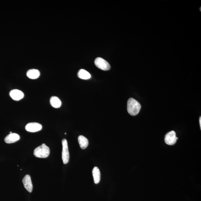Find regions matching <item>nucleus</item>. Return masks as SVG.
Listing matches in <instances>:
<instances>
[{
  "label": "nucleus",
  "mask_w": 201,
  "mask_h": 201,
  "mask_svg": "<svg viewBox=\"0 0 201 201\" xmlns=\"http://www.w3.org/2000/svg\"><path fill=\"white\" fill-rule=\"evenodd\" d=\"M141 105L138 101L133 98H130L127 104V110L130 115H137L140 110Z\"/></svg>",
  "instance_id": "f257e3e1"
},
{
  "label": "nucleus",
  "mask_w": 201,
  "mask_h": 201,
  "mask_svg": "<svg viewBox=\"0 0 201 201\" xmlns=\"http://www.w3.org/2000/svg\"><path fill=\"white\" fill-rule=\"evenodd\" d=\"M50 150L49 147L43 144L34 150V154L37 157L39 158H46L50 155Z\"/></svg>",
  "instance_id": "f03ea898"
},
{
  "label": "nucleus",
  "mask_w": 201,
  "mask_h": 201,
  "mask_svg": "<svg viewBox=\"0 0 201 201\" xmlns=\"http://www.w3.org/2000/svg\"><path fill=\"white\" fill-rule=\"evenodd\" d=\"M62 144V159L63 163L66 164L68 163L69 160V151L68 142L66 139H63Z\"/></svg>",
  "instance_id": "7ed1b4c3"
},
{
  "label": "nucleus",
  "mask_w": 201,
  "mask_h": 201,
  "mask_svg": "<svg viewBox=\"0 0 201 201\" xmlns=\"http://www.w3.org/2000/svg\"><path fill=\"white\" fill-rule=\"evenodd\" d=\"M95 64L98 68L103 70L110 69L111 66L109 63L105 60L100 57L97 58L95 60Z\"/></svg>",
  "instance_id": "20e7f679"
},
{
  "label": "nucleus",
  "mask_w": 201,
  "mask_h": 201,
  "mask_svg": "<svg viewBox=\"0 0 201 201\" xmlns=\"http://www.w3.org/2000/svg\"><path fill=\"white\" fill-rule=\"evenodd\" d=\"M178 137H176L175 131H171L168 133L165 137V143L169 145H173L176 143Z\"/></svg>",
  "instance_id": "39448f33"
},
{
  "label": "nucleus",
  "mask_w": 201,
  "mask_h": 201,
  "mask_svg": "<svg viewBox=\"0 0 201 201\" xmlns=\"http://www.w3.org/2000/svg\"><path fill=\"white\" fill-rule=\"evenodd\" d=\"M42 125L40 123L36 122H32L28 123L26 126V131L34 133L40 131L42 129Z\"/></svg>",
  "instance_id": "423d86ee"
},
{
  "label": "nucleus",
  "mask_w": 201,
  "mask_h": 201,
  "mask_svg": "<svg viewBox=\"0 0 201 201\" xmlns=\"http://www.w3.org/2000/svg\"><path fill=\"white\" fill-rule=\"evenodd\" d=\"M22 182L25 188L30 193H31L33 191V185L30 176L26 175L22 179Z\"/></svg>",
  "instance_id": "0eeeda50"
},
{
  "label": "nucleus",
  "mask_w": 201,
  "mask_h": 201,
  "mask_svg": "<svg viewBox=\"0 0 201 201\" xmlns=\"http://www.w3.org/2000/svg\"><path fill=\"white\" fill-rule=\"evenodd\" d=\"M10 95L12 99L15 100H19L24 98V93L18 89H13L10 91Z\"/></svg>",
  "instance_id": "6e6552de"
},
{
  "label": "nucleus",
  "mask_w": 201,
  "mask_h": 201,
  "mask_svg": "<svg viewBox=\"0 0 201 201\" xmlns=\"http://www.w3.org/2000/svg\"><path fill=\"white\" fill-rule=\"evenodd\" d=\"M20 137L18 134L15 133L10 134L5 137V141L7 144L14 143L18 141Z\"/></svg>",
  "instance_id": "1a4fd4ad"
},
{
  "label": "nucleus",
  "mask_w": 201,
  "mask_h": 201,
  "mask_svg": "<svg viewBox=\"0 0 201 201\" xmlns=\"http://www.w3.org/2000/svg\"><path fill=\"white\" fill-rule=\"evenodd\" d=\"M26 75L30 79H36L39 77L40 72L38 70L31 69L28 70L26 73Z\"/></svg>",
  "instance_id": "9d476101"
},
{
  "label": "nucleus",
  "mask_w": 201,
  "mask_h": 201,
  "mask_svg": "<svg viewBox=\"0 0 201 201\" xmlns=\"http://www.w3.org/2000/svg\"><path fill=\"white\" fill-rule=\"evenodd\" d=\"M93 175L95 184L99 183L100 179V173L99 169L97 167H95L93 170Z\"/></svg>",
  "instance_id": "9b49d317"
},
{
  "label": "nucleus",
  "mask_w": 201,
  "mask_h": 201,
  "mask_svg": "<svg viewBox=\"0 0 201 201\" xmlns=\"http://www.w3.org/2000/svg\"><path fill=\"white\" fill-rule=\"evenodd\" d=\"M78 142L80 147L82 149H85L89 144L88 139L83 136H79L78 138Z\"/></svg>",
  "instance_id": "f8f14e48"
},
{
  "label": "nucleus",
  "mask_w": 201,
  "mask_h": 201,
  "mask_svg": "<svg viewBox=\"0 0 201 201\" xmlns=\"http://www.w3.org/2000/svg\"><path fill=\"white\" fill-rule=\"evenodd\" d=\"M50 103L53 107L59 108L61 107V102L60 99L57 97L53 96L50 98Z\"/></svg>",
  "instance_id": "ddd939ff"
},
{
  "label": "nucleus",
  "mask_w": 201,
  "mask_h": 201,
  "mask_svg": "<svg viewBox=\"0 0 201 201\" xmlns=\"http://www.w3.org/2000/svg\"><path fill=\"white\" fill-rule=\"evenodd\" d=\"M77 76L81 79L86 80L91 77V75L89 72L84 69H81L77 73Z\"/></svg>",
  "instance_id": "4468645a"
},
{
  "label": "nucleus",
  "mask_w": 201,
  "mask_h": 201,
  "mask_svg": "<svg viewBox=\"0 0 201 201\" xmlns=\"http://www.w3.org/2000/svg\"><path fill=\"white\" fill-rule=\"evenodd\" d=\"M199 123H200V128H201V117H200V119H199Z\"/></svg>",
  "instance_id": "2eb2a0df"
},
{
  "label": "nucleus",
  "mask_w": 201,
  "mask_h": 201,
  "mask_svg": "<svg viewBox=\"0 0 201 201\" xmlns=\"http://www.w3.org/2000/svg\"><path fill=\"white\" fill-rule=\"evenodd\" d=\"M10 134H11V133H12V132H10Z\"/></svg>",
  "instance_id": "dca6fc26"
}]
</instances>
